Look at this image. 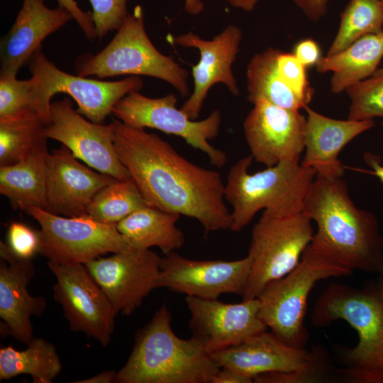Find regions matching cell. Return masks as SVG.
<instances>
[{
  "label": "cell",
  "instance_id": "74e56055",
  "mask_svg": "<svg viewBox=\"0 0 383 383\" xmlns=\"http://www.w3.org/2000/svg\"><path fill=\"white\" fill-rule=\"evenodd\" d=\"M293 53L306 67L316 65L321 57L320 48L312 38L299 41L295 45Z\"/></svg>",
  "mask_w": 383,
  "mask_h": 383
},
{
  "label": "cell",
  "instance_id": "8d00e7d4",
  "mask_svg": "<svg viewBox=\"0 0 383 383\" xmlns=\"http://www.w3.org/2000/svg\"><path fill=\"white\" fill-rule=\"evenodd\" d=\"M59 6L66 9L73 16L85 36L89 40L97 38L91 12L82 11L75 0H57Z\"/></svg>",
  "mask_w": 383,
  "mask_h": 383
},
{
  "label": "cell",
  "instance_id": "ac0fdd59",
  "mask_svg": "<svg viewBox=\"0 0 383 383\" xmlns=\"http://www.w3.org/2000/svg\"><path fill=\"white\" fill-rule=\"evenodd\" d=\"M185 301L192 336L209 354L238 345L267 329L259 316L257 298L227 304L218 299L186 296Z\"/></svg>",
  "mask_w": 383,
  "mask_h": 383
},
{
  "label": "cell",
  "instance_id": "277c9868",
  "mask_svg": "<svg viewBox=\"0 0 383 383\" xmlns=\"http://www.w3.org/2000/svg\"><path fill=\"white\" fill-rule=\"evenodd\" d=\"M338 319L358 335L357 344L344 355L345 380L383 383V299L377 284L363 288L329 284L315 303L311 321L321 328Z\"/></svg>",
  "mask_w": 383,
  "mask_h": 383
},
{
  "label": "cell",
  "instance_id": "2e32d148",
  "mask_svg": "<svg viewBox=\"0 0 383 383\" xmlns=\"http://www.w3.org/2000/svg\"><path fill=\"white\" fill-rule=\"evenodd\" d=\"M306 116L265 101L253 104L243 122L244 135L256 162L272 167L300 161L304 151Z\"/></svg>",
  "mask_w": 383,
  "mask_h": 383
},
{
  "label": "cell",
  "instance_id": "b9f144b4",
  "mask_svg": "<svg viewBox=\"0 0 383 383\" xmlns=\"http://www.w3.org/2000/svg\"><path fill=\"white\" fill-rule=\"evenodd\" d=\"M116 372L113 370H107L85 379L74 381L75 383H112L115 382Z\"/></svg>",
  "mask_w": 383,
  "mask_h": 383
},
{
  "label": "cell",
  "instance_id": "bcb514c9",
  "mask_svg": "<svg viewBox=\"0 0 383 383\" xmlns=\"http://www.w3.org/2000/svg\"><path fill=\"white\" fill-rule=\"evenodd\" d=\"M383 8V0H380Z\"/></svg>",
  "mask_w": 383,
  "mask_h": 383
},
{
  "label": "cell",
  "instance_id": "f546056e",
  "mask_svg": "<svg viewBox=\"0 0 383 383\" xmlns=\"http://www.w3.org/2000/svg\"><path fill=\"white\" fill-rule=\"evenodd\" d=\"M147 206L149 205L131 178L115 179L95 195L87 215L103 223L117 224Z\"/></svg>",
  "mask_w": 383,
  "mask_h": 383
},
{
  "label": "cell",
  "instance_id": "4dcf8cb0",
  "mask_svg": "<svg viewBox=\"0 0 383 383\" xmlns=\"http://www.w3.org/2000/svg\"><path fill=\"white\" fill-rule=\"evenodd\" d=\"M383 30L380 0H350L340 14L338 32L327 55L338 53L359 38Z\"/></svg>",
  "mask_w": 383,
  "mask_h": 383
},
{
  "label": "cell",
  "instance_id": "e0dca14e",
  "mask_svg": "<svg viewBox=\"0 0 383 383\" xmlns=\"http://www.w3.org/2000/svg\"><path fill=\"white\" fill-rule=\"evenodd\" d=\"M211 355L220 367L232 368L252 379L267 372H311L321 377L326 372L323 352L290 346L267 331Z\"/></svg>",
  "mask_w": 383,
  "mask_h": 383
},
{
  "label": "cell",
  "instance_id": "9a60e30c",
  "mask_svg": "<svg viewBox=\"0 0 383 383\" xmlns=\"http://www.w3.org/2000/svg\"><path fill=\"white\" fill-rule=\"evenodd\" d=\"M251 267L248 255L235 260H197L172 252L162 257L158 288L202 299L243 296Z\"/></svg>",
  "mask_w": 383,
  "mask_h": 383
},
{
  "label": "cell",
  "instance_id": "52a82bcc",
  "mask_svg": "<svg viewBox=\"0 0 383 383\" xmlns=\"http://www.w3.org/2000/svg\"><path fill=\"white\" fill-rule=\"evenodd\" d=\"M353 272L322 257L309 245L297 266L267 284L257 297L259 316L280 340L304 348L309 340L304 326L307 301L313 287L321 280L350 276Z\"/></svg>",
  "mask_w": 383,
  "mask_h": 383
},
{
  "label": "cell",
  "instance_id": "30bf717a",
  "mask_svg": "<svg viewBox=\"0 0 383 383\" xmlns=\"http://www.w3.org/2000/svg\"><path fill=\"white\" fill-rule=\"evenodd\" d=\"M177 98L172 93L150 98L133 91L115 104L112 113L126 126L154 128L180 137L189 145L204 152L213 166L226 165L227 154L210 143L219 133L221 111L214 110L204 119L195 121L177 109Z\"/></svg>",
  "mask_w": 383,
  "mask_h": 383
},
{
  "label": "cell",
  "instance_id": "484cf974",
  "mask_svg": "<svg viewBox=\"0 0 383 383\" xmlns=\"http://www.w3.org/2000/svg\"><path fill=\"white\" fill-rule=\"evenodd\" d=\"M180 216L147 206L133 212L116 226L132 248L157 247L165 255L184 245V233L176 226Z\"/></svg>",
  "mask_w": 383,
  "mask_h": 383
},
{
  "label": "cell",
  "instance_id": "d6986e66",
  "mask_svg": "<svg viewBox=\"0 0 383 383\" xmlns=\"http://www.w3.org/2000/svg\"><path fill=\"white\" fill-rule=\"evenodd\" d=\"M243 38L241 29L228 25L211 40H204L189 32L172 38V42L182 48H194L199 51L197 64L192 67L194 89L181 106L189 118L196 119L213 85L222 83L234 96L239 94L232 66L236 60Z\"/></svg>",
  "mask_w": 383,
  "mask_h": 383
},
{
  "label": "cell",
  "instance_id": "ee69618b",
  "mask_svg": "<svg viewBox=\"0 0 383 383\" xmlns=\"http://www.w3.org/2000/svg\"><path fill=\"white\" fill-rule=\"evenodd\" d=\"M228 2L234 8L251 11L256 6L258 0H228Z\"/></svg>",
  "mask_w": 383,
  "mask_h": 383
},
{
  "label": "cell",
  "instance_id": "603a6c76",
  "mask_svg": "<svg viewBox=\"0 0 383 383\" xmlns=\"http://www.w3.org/2000/svg\"><path fill=\"white\" fill-rule=\"evenodd\" d=\"M304 132V156L301 164L313 169L316 175L341 178L345 167L338 158L354 138L374 126L373 120H340L323 115L309 106Z\"/></svg>",
  "mask_w": 383,
  "mask_h": 383
},
{
  "label": "cell",
  "instance_id": "8992f818",
  "mask_svg": "<svg viewBox=\"0 0 383 383\" xmlns=\"http://www.w3.org/2000/svg\"><path fill=\"white\" fill-rule=\"evenodd\" d=\"M116 31L99 52L78 59L77 75L99 79L126 74L148 76L170 84L182 96L189 95V72L154 46L145 30L140 5L128 13Z\"/></svg>",
  "mask_w": 383,
  "mask_h": 383
},
{
  "label": "cell",
  "instance_id": "6da1fadb",
  "mask_svg": "<svg viewBox=\"0 0 383 383\" xmlns=\"http://www.w3.org/2000/svg\"><path fill=\"white\" fill-rule=\"evenodd\" d=\"M113 143L122 164L152 207L198 221L206 235L230 229L220 173L199 166L144 128L113 119Z\"/></svg>",
  "mask_w": 383,
  "mask_h": 383
},
{
  "label": "cell",
  "instance_id": "7c38bea8",
  "mask_svg": "<svg viewBox=\"0 0 383 383\" xmlns=\"http://www.w3.org/2000/svg\"><path fill=\"white\" fill-rule=\"evenodd\" d=\"M48 265L56 277L53 297L61 305L70 330L82 332L107 346L114 331L116 314L85 265L48 261Z\"/></svg>",
  "mask_w": 383,
  "mask_h": 383
},
{
  "label": "cell",
  "instance_id": "4316f807",
  "mask_svg": "<svg viewBox=\"0 0 383 383\" xmlns=\"http://www.w3.org/2000/svg\"><path fill=\"white\" fill-rule=\"evenodd\" d=\"M280 50L269 48L250 59L246 70L248 100L265 101L275 106L300 111L305 102L283 81L277 69Z\"/></svg>",
  "mask_w": 383,
  "mask_h": 383
},
{
  "label": "cell",
  "instance_id": "5bb4252c",
  "mask_svg": "<svg viewBox=\"0 0 383 383\" xmlns=\"http://www.w3.org/2000/svg\"><path fill=\"white\" fill-rule=\"evenodd\" d=\"M162 260L150 249H130L84 265L109 298L115 313L129 316L158 288Z\"/></svg>",
  "mask_w": 383,
  "mask_h": 383
},
{
  "label": "cell",
  "instance_id": "e575fe53",
  "mask_svg": "<svg viewBox=\"0 0 383 383\" xmlns=\"http://www.w3.org/2000/svg\"><path fill=\"white\" fill-rule=\"evenodd\" d=\"M97 38L103 39L110 31L117 30L125 21L129 0H89Z\"/></svg>",
  "mask_w": 383,
  "mask_h": 383
},
{
  "label": "cell",
  "instance_id": "f6af8a7d",
  "mask_svg": "<svg viewBox=\"0 0 383 383\" xmlns=\"http://www.w3.org/2000/svg\"><path fill=\"white\" fill-rule=\"evenodd\" d=\"M377 287H378L380 295L382 298L383 299V276H381V277L379 278L377 283Z\"/></svg>",
  "mask_w": 383,
  "mask_h": 383
},
{
  "label": "cell",
  "instance_id": "9c48e42d",
  "mask_svg": "<svg viewBox=\"0 0 383 383\" xmlns=\"http://www.w3.org/2000/svg\"><path fill=\"white\" fill-rule=\"evenodd\" d=\"M311 221L302 212L275 216L263 211L252 230L251 267L243 300L256 299L267 284L297 266L314 234Z\"/></svg>",
  "mask_w": 383,
  "mask_h": 383
},
{
  "label": "cell",
  "instance_id": "f1b7e54d",
  "mask_svg": "<svg viewBox=\"0 0 383 383\" xmlns=\"http://www.w3.org/2000/svg\"><path fill=\"white\" fill-rule=\"evenodd\" d=\"M45 125L33 109L0 118V166L14 164L47 142Z\"/></svg>",
  "mask_w": 383,
  "mask_h": 383
},
{
  "label": "cell",
  "instance_id": "7402d4cb",
  "mask_svg": "<svg viewBox=\"0 0 383 383\" xmlns=\"http://www.w3.org/2000/svg\"><path fill=\"white\" fill-rule=\"evenodd\" d=\"M72 19L60 6L50 9L43 0H23L12 27L1 40L0 74L16 76L44 39Z\"/></svg>",
  "mask_w": 383,
  "mask_h": 383
},
{
  "label": "cell",
  "instance_id": "1f68e13d",
  "mask_svg": "<svg viewBox=\"0 0 383 383\" xmlns=\"http://www.w3.org/2000/svg\"><path fill=\"white\" fill-rule=\"evenodd\" d=\"M350 99L348 117L353 120L383 118V66L346 90Z\"/></svg>",
  "mask_w": 383,
  "mask_h": 383
},
{
  "label": "cell",
  "instance_id": "8fae6325",
  "mask_svg": "<svg viewBox=\"0 0 383 383\" xmlns=\"http://www.w3.org/2000/svg\"><path fill=\"white\" fill-rule=\"evenodd\" d=\"M40 226L38 254L58 263L85 264L107 253L133 249L116 224H106L88 215L67 217L38 207L24 211Z\"/></svg>",
  "mask_w": 383,
  "mask_h": 383
},
{
  "label": "cell",
  "instance_id": "d6a6232c",
  "mask_svg": "<svg viewBox=\"0 0 383 383\" xmlns=\"http://www.w3.org/2000/svg\"><path fill=\"white\" fill-rule=\"evenodd\" d=\"M30 79L19 80L16 75L0 74V118L32 109Z\"/></svg>",
  "mask_w": 383,
  "mask_h": 383
},
{
  "label": "cell",
  "instance_id": "44dd1931",
  "mask_svg": "<svg viewBox=\"0 0 383 383\" xmlns=\"http://www.w3.org/2000/svg\"><path fill=\"white\" fill-rule=\"evenodd\" d=\"M0 257V317L4 331L27 346L34 338L30 318L43 314L46 302L28 291L35 274L31 260L18 257L2 241Z\"/></svg>",
  "mask_w": 383,
  "mask_h": 383
},
{
  "label": "cell",
  "instance_id": "836d02e7",
  "mask_svg": "<svg viewBox=\"0 0 383 383\" xmlns=\"http://www.w3.org/2000/svg\"><path fill=\"white\" fill-rule=\"evenodd\" d=\"M277 69L283 81L309 105L313 98V89L306 74V67L292 52L279 50L277 57Z\"/></svg>",
  "mask_w": 383,
  "mask_h": 383
},
{
  "label": "cell",
  "instance_id": "d4e9b609",
  "mask_svg": "<svg viewBox=\"0 0 383 383\" xmlns=\"http://www.w3.org/2000/svg\"><path fill=\"white\" fill-rule=\"evenodd\" d=\"M383 58V30L366 35L343 50L321 57L317 72H332L331 90L340 94L367 78L378 68Z\"/></svg>",
  "mask_w": 383,
  "mask_h": 383
},
{
  "label": "cell",
  "instance_id": "ba28073f",
  "mask_svg": "<svg viewBox=\"0 0 383 383\" xmlns=\"http://www.w3.org/2000/svg\"><path fill=\"white\" fill-rule=\"evenodd\" d=\"M31 73V108L45 126L50 123L51 99L57 94L70 95L77 111L89 121L102 123L123 96L143 87L138 76L118 81H101L63 72L47 58L40 47L28 62Z\"/></svg>",
  "mask_w": 383,
  "mask_h": 383
},
{
  "label": "cell",
  "instance_id": "60d3db41",
  "mask_svg": "<svg viewBox=\"0 0 383 383\" xmlns=\"http://www.w3.org/2000/svg\"><path fill=\"white\" fill-rule=\"evenodd\" d=\"M364 159L366 164L372 170V172H370L379 177L383 184V165L380 162L379 156L370 152H365Z\"/></svg>",
  "mask_w": 383,
  "mask_h": 383
},
{
  "label": "cell",
  "instance_id": "5b68a950",
  "mask_svg": "<svg viewBox=\"0 0 383 383\" xmlns=\"http://www.w3.org/2000/svg\"><path fill=\"white\" fill-rule=\"evenodd\" d=\"M253 157H241L230 168L225 199L231 207L230 230L239 232L263 210L275 216L301 213L316 172L300 161L286 160L250 173Z\"/></svg>",
  "mask_w": 383,
  "mask_h": 383
},
{
  "label": "cell",
  "instance_id": "3957f363",
  "mask_svg": "<svg viewBox=\"0 0 383 383\" xmlns=\"http://www.w3.org/2000/svg\"><path fill=\"white\" fill-rule=\"evenodd\" d=\"M165 304L135 336L133 350L116 372V383H211L220 367L193 336L179 338Z\"/></svg>",
  "mask_w": 383,
  "mask_h": 383
},
{
  "label": "cell",
  "instance_id": "d590c367",
  "mask_svg": "<svg viewBox=\"0 0 383 383\" xmlns=\"http://www.w3.org/2000/svg\"><path fill=\"white\" fill-rule=\"evenodd\" d=\"M6 244L18 257L31 260L39 252L38 231L21 222L13 221L8 226Z\"/></svg>",
  "mask_w": 383,
  "mask_h": 383
},
{
  "label": "cell",
  "instance_id": "f35d334b",
  "mask_svg": "<svg viewBox=\"0 0 383 383\" xmlns=\"http://www.w3.org/2000/svg\"><path fill=\"white\" fill-rule=\"evenodd\" d=\"M310 21L317 22L327 13L328 0H291Z\"/></svg>",
  "mask_w": 383,
  "mask_h": 383
},
{
  "label": "cell",
  "instance_id": "ffe728a7",
  "mask_svg": "<svg viewBox=\"0 0 383 383\" xmlns=\"http://www.w3.org/2000/svg\"><path fill=\"white\" fill-rule=\"evenodd\" d=\"M78 160L63 145L49 152L45 210L67 217L86 215L95 195L115 179L94 171Z\"/></svg>",
  "mask_w": 383,
  "mask_h": 383
},
{
  "label": "cell",
  "instance_id": "ab89813d",
  "mask_svg": "<svg viewBox=\"0 0 383 383\" xmlns=\"http://www.w3.org/2000/svg\"><path fill=\"white\" fill-rule=\"evenodd\" d=\"M254 382L249 377L238 371L230 367H220L213 377L211 383H252Z\"/></svg>",
  "mask_w": 383,
  "mask_h": 383
},
{
  "label": "cell",
  "instance_id": "7a4b0ae2",
  "mask_svg": "<svg viewBox=\"0 0 383 383\" xmlns=\"http://www.w3.org/2000/svg\"><path fill=\"white\" fill-rule=\"evenodd\" d=\"M317 226L311 248L348 269L383 276V238L376 216L358 208L341 178L316 175L301 211Z\"/></svg>",
  "mask_w": 383,
  "mask_h": 383
},
{
  "label": "cell",
  "instance_id": "4fadbf2b",
  "mask_svg": "<svg viewBox=\"0 0 383 383\" xmlns=\"http://www.w3.org/2000/svg\"><path fill=\"white\" fill-rule=\"evenodd\" d=\"M50 123L45 128L48 139L70 150L91 168L116 179H131L113 143L114 125L97 123L76 111L68 97L51 102Z\"/></svg>",
  "mask_w": 383,
  "mask_h": 383
},
{
  "label": "cell",
  "instance_id": "83f0119b",
  "mask_svg": "<svg viewBox=\"0 0 383 383\" xmlns=\"http://www.w3.org/2000/svg\"><path fill=\"white\" fill-rule=\"evenodd\" d=\"M61 370L55 347L45 339L33 338L23 350L11 345L0 349V381L28 374L35 383H50Z\"/></svg>",
  "mask_w": 383,
  "mask_h": 383
},
{
  "label": "cell",
  "instance_id": "7bdbcfd3",
  "mask_svg": "<svg viewBox=\"0 0 383 383\" xmlns=\"http://www.w3.org/2000/svg\"><path fill=\"white\" fill-rule=\"evenodd\" d=\"M184 11L190 15H198L204 9L201 0H184Z\"/></svg>",
  "mask_w": 383,
  "mask_h": 383
},
{
  "label": "cell",
  "instance_id": "cb8c5ba5",
  "mask_svg": "<svg viewBox=\"0 0 383 383\" xmlns=\"http://www.w3.org/2000/svg\"><path fill=\"white\" fill-rule=\"evenodd\" d=\"M48 154L45 142L18 162L0 166V193L14 209H45Z\"/></svg>",
  "mask_w": 383,
  "mask_h": 383
}]
</instances>
